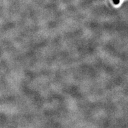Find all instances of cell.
<instances>
[{
  "instance_id": "obj_1",
  "label": "cell",
  "mask_w": 128,
  "mask_h": 128,
  "mask_svg": "<svg viewBox=\"0 0 128 128\" xmlns=\"http://www.w3.org/2000/svg\"><path fill=\"white\" fill-rule=\"evenodd\" d=\"M113 2H114L115 4H118L119 3L120 0H113Z\"/></svg>"
}]
</instances>
